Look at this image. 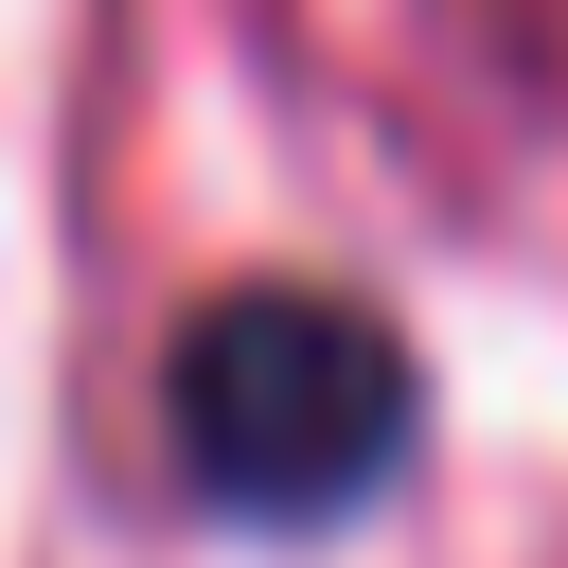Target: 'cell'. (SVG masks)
Masks as SVG:
<instances>
[{"mask_svg": "<svg viewBox=\"0 0 568 568\" xmlns=\"http://www.w3.org/2000/svg\"><path fill=\"white\" fill-rule=\"evenodd\" d=\"M160 426L213 515H355L408 462V355L337 284H231V302H195Z\"/></svg>", "mask_w": 568, "mask_h": 568, "instance_id": "1", "label": "cell"}]
</instances>
